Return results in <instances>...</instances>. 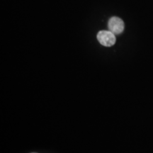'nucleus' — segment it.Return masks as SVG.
Segmentation results:
<instances>
[{
	"mask_svg": "<svg viewBox=\"0 0 153 153\" xmlns=\"http://www.w3.org/2000/svg\"><path fill=\"white\" fill-rule=\"evenodd\" d=\"M97 39L101 45L106 47H111L116 43V36L110 30H101L97 34Z\"/></svg>",
	"mask_w": 153,
	"mask_h": 153,
	"instance_id": "f257e3e1",
	"label": "nucleus"
},
{
	"mask_svg": "<svg viewBox=\"0 0 153 153\" xmlns=\"http://www.w3.org/2000/svg\"><path fill=\"white\" fill-rule=\"evenodd\" d=\"M108 27L110 31H111L115 35L120 34L124 30V22L121 19L118 17L114 16L108 21Z\"/></svg>",
	"mask_w": 153,
	"mask_h": 153,
	"instance_id": "f03ea898",
	"label": "nucleus"
}]
</instances>
